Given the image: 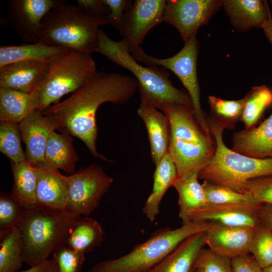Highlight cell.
<instances>
[{
	"instance_id": "cell-24",
	"label": "cell",
	"mask_w": 272,
	"mask_h": 272,
	"mask_svg": "<svg viewBox=\"0 0 272 272\" xmlns=\"http://www.w3.org/2000/svg\"><path fill=\"white\" fill-rule=\"evenodd\" d=\"M198 173L193 171L177 176L172 184L178 194L179 217L183 224L190 214L208 204Z\"/></svg>"
},
{
	"instance_id": "cell-10",
	"label": "cell",
	"mask_w": 272,
	"mask_h": 272,
	"mask_svg": "<svg viewBox=\"0 0 272 272\" xmlns=\"http://www.w3.org/2000/svg\"><path fill=\"white\" fill-rule=\"evenodd\" d=\"M66 177L68 198L65 211L81 216H89L97 208L113 182L102 167L95 164Z\"/></svg>"
},
{
	"instance_id": "cell-29",
	"label": "cell",
	"mask_w": 272,
	"mask_h": 272,
	"mask_svg": "<svg viewBox=\"0 0 272 272\" xmlns=\"http://www.w3.org/2000/svg\"><path fill=\"white\" fill-rule=\"evenodd\" d=\"M104 237V230L97 220L81 217L71 229L66 245L85 254L101 246Z\"/></svg>"
},
{
	"instance_id": "cell-37",
	"label": "cell",
	"mask_w": 272,
	"mask_h": 272,
	"mask_svg": "<svg viewBox=\"0 0 272 272\" xmlns=\"http://www.w3.org/2000/svg\"><path fill=\"white\" fill-rule=\"evenodd\" d=\"M203 272H233L231 259L219 255L209 249L202 248L194 262L193 269Z\"/></svg>"
},
{
	"instance_id": "cell-33",
	"label": "cell",
	"mask_w": 272,
	"mask_h": 272,
	"mask_svg": "<svg viewBox=\"0 0 272 272\" xmlns=\"http://www.w3.org/2000/svg\"><path fill=\"white\" fill-rule=\"evenodd\" d=\"M208 204L253 205L256 202L248 193H240L225 186L208 181L202 184Z\"/></svg>"
},
{
	"instance_id": "cell-13",
	"label": "cell",
	"mask_w": 272,
	"mask_h": 272,
	"mask_svg": "<svg viewBox=\"0 0 272 272\" xmlns=\"http://www.w3.org/2000/svg\"><path fill=\"white\" fill-rule=\"evenodd\" d=\"M165 0H136L126 13L121 35L131 53L141 47L145 36L163 22Z\"/></svg>"
},
{
	"instance_id": "cell-39",
	"label": "cell",
	"mask_w": 272,
	"mask_h": 272,
	"mask_svg": "<svg viewBox=\"0 0 272 272\" xmlns=\"http://www.w3.org/2000/svg\"><path fill=\"white\" fill-rule=\"evenodd\" d=\"M245 193L258 203L272 205V175L250 180L246 184Z\"/></svg>"
},
{
	"instance_id": "cell-47",
	"label": "cell",
	"mask_w": 272,
	"mask_h": 272,
	"mask_svg": "<svg viewBox=\"0 0 272 272\" xmlns=\"http://www.w3.org/2000/svg\"><path fill=\"white\" fill-rule=\"evenodd\" d=\"M192 272H203V271L199 268H196L193 270Z\"/></svg>"
},
{
	"instance_id": "cell-32",
	"label": "cell",
	"mask_w": 272,
	"mask_h": 272,
	"mask_svg": "<svg viewBox=\"0 0 272 272\" xmlns=\"http://www.w3.org/2000/svg\"><path fill=\"white\" fill-rule=\"evenodd\" d=\"M211 117L217 120L224 128L233 129L236 123L241 121L244 99L235 100H224L214 96H209Z\"/></svg>"
},
{
	"instance_id": "cell-25",
	"label": "cell",
	"mask_w": 272,
	"mask_h": 272,
	"mask_svg": "<svg viewBox=\"0 0 272 272\" xmlns=\"http://www.w3.org/2000/svg\"><path fill=\"white\" fill-rule=\"evenodd\" d=\"M156 166L152 190L142 209L143 213L151 222L159 214L162 199L177 177L176 167L168 152Z\"/></svg>"
},
{
	"instance_id": "cell-27",
	"label": "cell",
	"mask_w": 272,
	"mask_h": 272,
	"mask_svg": "<svg viewBox=\"0 0 272 272\" xmlns=\"http://www.w3.org/2000/svg\"><path fill=\"white\" fill-rule=\"evenodd\" d=\"M35 110L36 101L33 94L0 87L1 122L18 124Z\"/></svg>"
},
{
	"instance_id": "cell-3",
	"label": "cell",
	"mask_w": 272,
	"mask_h": 272,
	"mask_svg": "<svg viewBox=\"0 0 272 272\" xmlns=\"http://www.w3.org/2000/svg\"><path fill=\"white\" fill-rule=\"evenodd\" d=\"M81 216L38 206L25 209L18 225L24 262L30 266L49 258L66 245L73 225Z\"/></svg>"
},
{
	"instance_id": "cell-38",
	"label": "cell",
	"mask_w": 272,
	"mask_h": 272,
	"mask_svg": "<svg viewBox=\"0 0 272 272\" xmlns=\"http://www.w3.org/2000/svg\"><path fill=\"white\" fill-rule=\"evenodd\" d=\"M52 255L57 263L59 272H83L84 254L65 245L56 250Z\"/></svg>"
},
{
	"instance_id": "cell-6",
	"label": "cell",
	"mask_w": 272,
	"mask_h": 272,
	"mask_svg": "<svg viewBox=\"0 0 272 272\" xmlns=\"http://www.w3.org/2000/svg\"><path fill=\"white\" fill-rule=\"evenodd\" d=\"M106 24V20L86 15L64 2L43 18L38 42L91 54L98 49L99 27Z\"/></svg>"
},
{
	"instance_id": "cell-16",
	"label": "cell",
	"mask_w": 272,
	"mask_h": 272,
	"mask_svg": "<svg viewBox=\"0 0 272 272\" xmlns=\"http://www.w3.org/2000/svg\"><path fill=\"white\" fill-rule=\"evenodd\" d=\"M18 126L26 146L27 161L33 165L44 163L48 139L57 129L55 122L41 111L35 110L20 122Z\"/></svg>"
},
{
	"instance_id": "cell-5",
	"label": "cell",
	"mask_w": 272,
	"mask_h": 272,
	"mask_svg": "<svg viewBox=\"0 0 272 272\" xmlns=\"http://www.w3.org/2000/svg\"><path fill=\"white\" fill-rule=\"evenodd\" d=\"M207 120L216 149L198 178L244 193L250 180L272 175V158H252L229 149L223 139L224 127L211 117L207 116Z\"/></svg>"
},
{
	"instance_id": "cell-42",
	"label": "cell",
	"mask_w": 272,
	"mask_h": 272,
	"mask_svg": "<svg viewBox=\"0 0 272 272\" xmlns=\"http://www.w3.org/2000/svg\"><path fill=\"white\" fill-rule=\"evenodd\" d=\"M231 261L233 272H262L250 254L233 258Z\"/></svg>"
},
{
	"instance_id": "cell-43",
	"label": "cell",
	"mask_w": 272,
	"mask_h": 272,
	"mask_svg": "<svg viewBox=\"0 0 272 272\" xmlns=\"http://www.w3.org/2000/svg\"><path fill=\"white\" fill-rule=\"evenodd\" d=\"M18 272H59L57 263L52 257L30 266L26 270Z\"/></svg>"
},
{
	"instance_id": "cell-40",
	"label": "cell",
	"mask_w": 272,
	"mask_h": 272,
	"mask_svg": "<svg viewBox=\"0 0 272 272\" xmlns=\"http://www.w3.org/2000/svg\"><path fill=\"white\" fill-rule=\"evenodd\" d=\"M102 1L110 11L106 19L108 24L115 27L121 34L123 29L124 16L131 6L132 1L129 0H102Z\"/></svg>"
},
{
	"instance_id": "cell-11",
	"label": "cell",
	"mask_w": 272,
	"mask_h": 272,
	"mask_svg": "<svg viewBox=\"0 0 272 272\" xmlns=\"http://www.w3.org/2000/svg\"><path fill=\"white\" fill-rule=\"evenodd\" d=\"M221 7L222 1H166L163 22L174 27L185 42L196 36Z\"/></svg>"
},
{
	"instance_id": "cell-41",
	"label": "cell",
	"mask_w": 272,
	"mask_h": 272,
	"mask_svg": "<svg viewBox=\"0 0 272 272\" xmlns=\"http://www.w3.org/2000/svg\"><path fill=\"white\" fill-rule=\"evenodd\" d=\"M77 7L86 15L105 20L110 12L102 0H78Z\"/></svg>"
},
{
	"instance_id": "cell-4",
	"label": "cell",
	"mask_w": 272,
	"mask_h": 272,
	"mask_svg": "<svg viewBox=\"0 0 272 272\" xmlns=\"http://www.w3.org/2000/svg\"><path fill=\"white\" fill-rule=\"evenodd\" d=\"M97 52L134 75L138 83L141 103L157 109L160 105L166 103L193 107L188 94L172 85L167 70L162 67L140 64L132 57L122 39L114 41L100 29Z\"/></svg>"
},
{
	"instance_id": "cell-21",
	"label": "cell",
	"mask_w": 272,
	"mask_h": 272,
	"mask_svg": "<svg viewBox=\"0 0 272 272\" xmlns=\"http://www.w3.org/2000/svg\"><path fill=\"white\" fill-rule=\"evenodd\" d=\"M222 7L233 25L241 31L262 29L271 15L267 3L260 0H224Z\"/></svg>"
},
{
	"instance_id": "cell-17",
	"label": "cell",
	"mask_w": 272,
	"mask_h": 272,
	"mask_svg": "<svg viewBox=\"0 0 272 272\" xmlns=\"http://www.w3.org/2000/svg\"><path fill=\"white\" fill-rule=\"evenodd\" d=\"M51 62L30 61L12 63L0 69V87L32 94L46 79Z\"/></svg>"
},
{
	"instance_id": "cell-31",
	"label": "cell",
	"mask_w": 272,
	"mask_h": 272,
	"mask_svg": "<svg viewBox=\"0 0 272 272\" xmlns=\"http://www.w3.org/2000/svg\"><path fill=\"white\" fill-rule=\"evenodd\" d=\"M241 119L245 129L254 127L264 110L272 103V91L265 86L252 88L244 97Z\"/></svg>"
},
{
	"instance_id": "cell-20",
	"label": "cell",
	"mask_w": 272,
	"mask_h": 272,
	"mask_svg": "<svg viewBox=\"0 0 272 272\" xmlns=\"http://www.w3.org/2000/svg\"><path fill=\"white\" fill-rule=\"evenodd\" d=\"M137 112L145 124L151 157L157 165L168 151L170 129L168 118L155 107L142 103Z\"/></svg>"
},
{
	"instance_id": "cell-19",
	"label": "cell",
	"mask_w": 272,
	"mask_h": 272,
	"mask_svg": "<svg viewBox=\"0 0 272 272\" xmlns=\"http://www.w3.org/2000/svg\"><path fill=\"white\" fill-rule=\"evenodd\" d=\"M231 149L252 158H272V113L258 126L235 132Z\"/></svg>"
},
{
	"instance_id": "cell-22",
	"label": "cell",
	"mask_w": 272,
	"mask_h": 272,
	"mask_svg": "<svg viewBox=\"0 0 272 272\" xmlns=\"http://www.w3.org/2000/svg\"><path fill=\"white\" fill-rule=\"evenodd\" d=\"M205 231L187 238L162 261L147 272H192L195 259L205 245Z\"/></svg>"
},
{
	"instance_id": "cell-34",
	"label": "cell",
	"mask_w": 272,
	"mask_h": 272,
	"mask_svg": "<svg viewBox=\"0 0 272 272\" xmlns=\"http://www.w3.org/2000/svg\"><path fill=\"white\" fill-rule=\"evenodd\" d=\"M20 135L18 123L1 122L0 151L15 163L27 160L21 147Z\"/></svg>"
},
{
	"instance_id": "cell-8",
	"label": "cell",
	"mask_w": 272,
	"mask_h": 272,
	"mask_svg": "<svg viewBox=\"0 0 272 272\" xmlns=\"http://www.w3.org/2000/svg\"><path fill=\"white\" fill-rule=\"evenodd\" d=\"M97 72L91 54L69 49L51 62L46 79L32 93L36 110L41 111L58 103L62 96L79 89Z\"/></svg>"
},
{
	"instance_id": "cell-12",
	"label": "cell",
	"mask_w": 272,
	"mask_h": 272,
	"mask_svg": "<svg viewBox=\"0 0 272 272\" xmlns=\"http://www.w3.org/2000/svg\"><path fill=\"white\" fill-rule=\"evenodd\" d=\"M63 0H8L10 22L20 38L25 42L39 41L43 18Z\"/></svg>"
},
{
	"instance_id": "cell-26",
	"label": "cell",
	"mask_w": 272,
	"mask_h": 272,
	"mask_svg": "<svg viewBox=\"0 0 272 272\" xmlns=\"http://www.w3.org/2000/svg\"><path fill=\"white\" fill-rule=\"evenodd\" d=\"M78 161L73 139L66 132L58 133L52 131L48 139L44 164L55 169H60L67 174L76 172Z\"/></svg>"
},
{
	"instance_id": "cell-7",
	"label": "cell",
	"mask_w": 272,
	"mask_h": 272,
	"mask_svg": "<svg viewBox=\"0 0 272 272\" xmlns=\"http://www.w3.org/2000/svg\"><path fill=\"white\" fill-rule=\"evenodd\" d=\"M208 222H190L177 229H159L145 242L118 258L98 262L87 272H147L191 236L206 230Z\"/></svg>"
},
{
	"instance_id": "cell-18",
	"label": "cell",
	"mask_w": 272,
	"mask_h": 272,
	"mask_svg": "<svg viewBox=\"0 0 272 272\" xmlns=\"http://www.w3.org/2000/svg\"><path fill=\"white\" fill-rule=\"evenodd\" d=\"M33 166L37 176L36 196L38 206L65 211L68 198L66 176L58 170L44 163Z\"/></svg>"
},
{
	"instance_id": "cell-15",
	"label": "cell",
	"mask_w": 272,
	"mask_h": 272,
	"mask_svg": "<svg viewBox=\"0 0 272 272\" xmlns=\"http://www.w3.org/2000/svg\"><path fill=\"white\" fill-rule=\"evenodd\" d=\"M261 205L207 204L190 214L184 224L214 222L227 226L255 228L260 224L257 211Z\"/></svg>"
},
{
	"instance_id": "cell-9",
	"label": "cell",
	"mask_w": 272,
	"mask_h": 272,
	"mask_svg": "<svg viewBox=\"0 0 272 272\" xmlns=\"http://www.w3.org/2000/svg\"><path fill=\"white\" fill-rule=\"evenodd\" d=\"M198 48V42L194 36L185 42L177 53L169 58L153 57L146 53L141 47L130 53L139 62H143L147 66H160L175 74L190 97L196 120L204 129L210 132L207 115L201 109L200 101V88L197 75Z\"/></svg>"
},
{
	"instance_id": "cell-28",
	"label": "cell",
	"mask_w": 272,
	"mask_h": 272,
	"mask_svg": "<svg viewBox=\"0 0 272 272\" xmlns=\"http://www.w3.org/2000/svg\"><path fill=\"white\" fill-rule=\"evenodd\" d=\"M13 185L11 195L25 209L38 206L37 196V176L32 165L27 160L20 163L11 161Z\"/></svg>"
},
{
	"instance_id": "cell-30",
	"label": "cell",
	"mask_w": 272,
	"mask_h": 272,
	"mask_svg": "<svg viewBox=\"0 0 272 272\" xmlns=\"http://www.w3.org/2000/svg\"><path fill=\"white\" fill-rule=\"evenodd\" d=\"M19 227L0 231V272H18L24 262Z\"/></svg>"
},
{
	"instance_id": "cell-14",
	"label": "cell",
	"mask_w": 272,
	"mask_h": 272,
	"mask_svg": "<svg viewBox=\"0 0 272 272\" xmlns=\"http://www.w3.org/2000/svg\"><path fill=\"white\" fill-rule=\"evenodd\" d=\"M255 228L230 227L209 222L204 232L205 245L214 253L230 259L250 254Z\"/></svg>"
},
{
	"instance_id": "cell-46",
	"label": "cell",
	"mask_w": 272,
	"mask_h": 272,
	"mask_svg": "<svg viewBox=\"0 0 272 272\" xmlns=\"http://www.w3.org/2000/svg\"><path fill=\"white\" fill-rule=\"evenodd\" d=\"M262 272H272V264L262 268Z\"/></svg>"
},
{
	"instance_id": "cell-23",
	"label": "cell",
	"mask_w": 272,
	"mask_h": 272,
	"mask_svg": "<svg viewBox=\"0 0 272 272\" xmlns=\"http://www.w3.org/2000/svg\"><path fill=\"white\" fill-rule=\"evenodd\" d=\"M70 49L45 45L39 42L20 45H1L0 69L22 61L51 62Z\"/></svg>"
},
{
	"instance_id": "cell-2",
	"label": "cell",
	"mask_w": 272,
	"mask_h": 272,
	"mask_svg": "<svg viewBox=\"0 0 272 272\" xmlns=\"http://www.w3.org/2000/svg\"><path fill=\"white\" fill-rule=\"evenodd\" d=\"M168 118L169 141L168 152L174 162L177 176L199 171L214 156L216 144L211 132L196 119L193 107L166 103L160 105Z\"/></svg>"
},
{
	"instance_id": "cell-36",
	"label": "cell",
	"mask_w": 272,
	"mask_h": 272,
	"mask_svg": "<svg viewBox=\"0 0 272 272\" xmlns=\"http://www.w3.org/2000/svg\"><path fill=\"white\" fill-rule=\"evenodd\" d=\"M25 209L11 194L1 193L0 231L18 226Z\"/></svg>"
},
{
	"instance_id": "cell-35",
	"label": "cell",
	"mask_w": 272,
	"mask_h": 272,
	"mask_svg": "<svg viewBox=\"0 0 272 272\" xmlns=\"http://www.w3.org/2000/svg\"><path fill=\"white\" fill-rule=\"evenodd\" d=\"M250 254L262 268L272 264V232L261 224L254 229Z\"/></svg>"
},
{
	"instance_id": "cell-1",
	"label": "cell",
	"mask_w": 272,
	"mask_h": 272,
	"mask_svg": "<svg viewBox=\"0 0 272 272\" xmlns=\"http://www.w3.org/2000/svg\"><path fill=\"white\" fill-rule=\"evenodd\" d=\"M138 88V81L134 77L118 73L97 72L68 98L41 112L55 122L57 130L81 140L93 157L110 161L96 149L97 109L105 102L126 103Z\"/></svg>"
},
{
	"instance_id": "cell-44",
	"label": "cell",
	"mask_w": 272,
	"mask_h": 272,
	"mask_svg": "<svg viewBox=\"0 0 272 272\" xmlns=\"http://www.w3.org/2000/svg\"><path fill=\"white\" fill-rule=\"evenodd\" d=\"M257 216L260 223L272 232V205L261 204Z\"/></svg>"
},
{
	"instance_id": "cell-45",
	"label": "cell",
	"mask_w": 272,
	"mask_h": 272,
	"mask_svg": "<svg viewBox=\"0 0 272 272\" xmlns=\"http://www.w3.org/2000/svg\"><path fill=\"white\" fill-rule=\"evenodd\" d=\"M262 29L266 37L272 45V17L271 15L268 19L263 25Z\"/></svg>"
}]
</instances>
